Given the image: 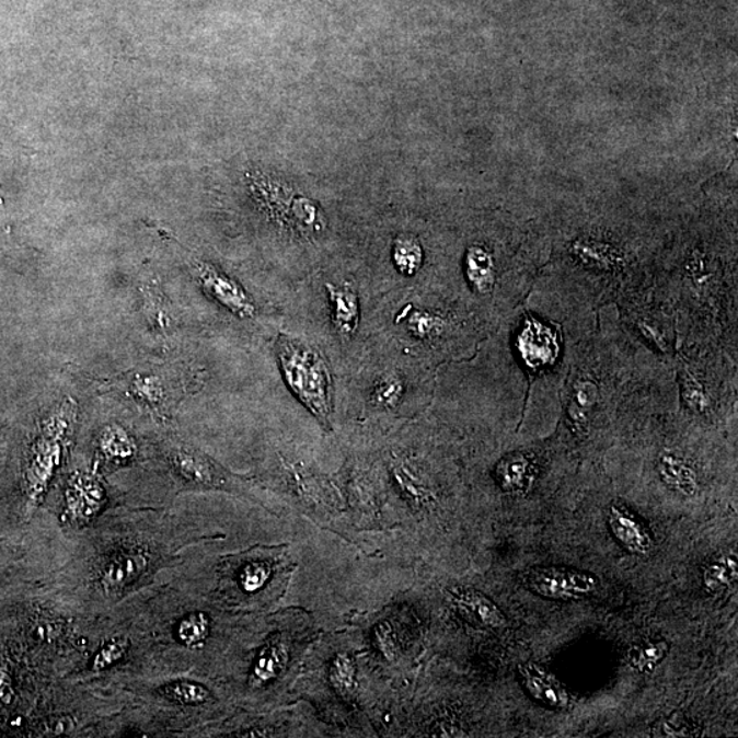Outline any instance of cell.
I'll return each mask as SVG.
<instances>
[{"instance_id":"cell-1","label":"cell","mask_w":738,"mask_h":738,"mask_svg":"<svg viewBox=\"0 0 738 738\" xmlns=\"http://www.w3.org/2000/svg\"><path fill=\"white\" fill-rule=\"evenodd\" d=\"M677 406L702 426L737 417V359L715 346L681 345L673 362Z\"/></svg>"},{"instance_id":"cell-2","label":"cell","mask_w":738,"mask_h":738,"mask_svg":"<svg viewBox=\"0 0 738 738\" xmlns=\"http://www.w3.org/2000/svg\"><path fill=\"white\" fill-rule=\"evenodd\" d=\"M275 356L291 394L324 431H333L334 378L326 357L315 346L286 334L278 335Z\"/></svg>"},{"instance_id":"cell-3","label":"cell","mask_w":738,"mask_h":738,"mask_svg":"<svg viewBox=\"0 0 738 738\" xmlns=\"http://www.w3.org/2000/svg\"><path fill=\"white\" fill-rule=\"evenodd\" d=\"M614 307L622 327L660 361L671 366L680 349V333L670 308L655 299L651 291Z\"/></svg>"},{"instance_id":"cell-4","label":"cell","mask_w":738,"mask_h":738,"mask_svg":"<svg viewBox=\"0 0 738 738\" xmlns=\"http://www.w3.org/2000/svg\"><path fill=\"white\" fill-rule=\"evenodd\" d=\"M74 420L76 402L65 399L44 422L31 464V489L35 497L46 492L48 482L62 464L65 445L73 431Z\"/></svg>"},{"instance_id":"cell-5","label":"cell","mask_w":738,"mask_h":738,"mask_svg":"<svg viewBox=\"0 0 738 738\" xmlns=\"http://www.w3.org/2000/svg\"><path fill=\"white\" fill-rule=\"evenodd\" d=\"M527 587L539 597L553 600H580L597 591L599 578L586 570L565 566L532 567Z\"/></svg>"},{"instance_id":"cell-6","label":"cell","mask_w":738,"mask_h":738,"mask_svg":"<svg viewBox=\"0 0 738 738\" xmlns=\"http://www.w3.org/2000/svg\"><path fill=\"white\" fill-rule=\"evenodd\" d=\"M170 369L139 368L126 374L124 380L125 394L137 405L162 415L172 410L180 395V388Z\"/></svg>"},{"instance_id":"cell-7","label":"cell","mask_w":738,"mask_h":738,"mask_svg":"<svg viewBox=\"0 0 738 738\" xmlns=\"http://www.w3.org/2000/svg\"><path fill=\"white\" fill-rule=\"evenodd\" d=\"M170 465L181 482L193 488L231 489L239 488L237 477L217 462L189 446H177L169 454Z\"/></svg>"},{"instance_id":"cell-8","label":"cell","mask_w":738,"mask_h":738,"mask_svg":"<svg viewBox=\"0 0 738 738\" xmlns=\"http://www.w3.org/2000/svg\"><path fill=\"white\" fill-rule=\"evenodd\" d=\"M196 278L204 293L224 308L231 315L247 321L257 316V305L239 280L224 274L222 269L207 263H198Z\"/></svg>"},{"instance_id":"cell-9","label":"cell","mask_w":738,"mask_h":738,"mask_svg":"<svg viewBox=\"0 0 738 738\" xmlns=\"http://www.w3.org/2000/svg\"><path fill=\"white\" fill-rule=\"evenodd\" d=\"M654 470L664 487L682 498H696L702 493L701 471L691 457L680 451L668 448L660 450L655 457Z\"/></svg>"},{"instance_id":"cell-10","label":"cell","mask_w":738,"mask_h":738,"mask_svg":"<svg viewBox=\"0 0 738 738\" xmlns=\"http://www.w3.org/2000/svg\"><path fill=\"white\" fill-rule=\"evenodd\" d=\"M538 476V457L533 451L517 449L500 457L494 468V478L505 494L524 497Z\"/></svg>"},{"instance_id":"cell-11","label":"cell","mask_w":738,"mask_h":738,"mask_svg":"<svg viewBox=\"0 0 738 738\" xmlns=\"http://www.w3.org/2000/svg\"><path fill=\"white\" fill-rule=\"evenodd\" d=\"M65 500L66 514L71 521H90L101 514L104 505H106V489L95 476L79 472L69 478Z\"/></svg>"},{"instance_id":"cell-12","label":"cell","mask_w":738,"mask_h":738,"mask_svg":"<svg viewBox=\"0 0 738 738\" xmlns=\"http://www.w3.org/2000/svg\"><path fill=\"white\" fill-rule=\"evenodd\" d=\"M150 566V555L140 549L113 553L99 570V581L106 591L118 592L135 584Z\"/></svg>"},{"instance_id":"cell-13","label":"cell","mask_w":738,"mask_h":738,"mask_svg":"<svg viewBox=\"0 0 738 738\" xmlns=\"http://www.w3.org/2000/svg\"><path fill=\"white\" fill-rule=\"evenodd\" d=\"M521 684L530 695L544 706L555 710L573 707V697L558 679L543 666L522 664L519 666Z\"/></svg>"},{"instance_id":"cell-14","label":"cell","mask_w":738,"mask_h":738,"mask_svg":"<svg viewBox=\"0 0 738 738\" xmlns=\"http://www.w3.org/2000/svg\"><path fill=\"white\" fill-rule=\"evenodd\" d=\"M608 522L615 541L626 552L638 556L653 553L655 543L651 533L630 510L619 505H611L608 511Z\"/></svg>"},{"instance_id":"cell-15","label":"cell","mask_w":738,"mask_h":738,"mask_svg":"<svg viewBox=\"0 0 738 738\" xmlns=\"http://www.w3.org/2000/svg\"><path fill=\"white\" fill-rule=\"evenodd\" d=\"M451 602L478 625L487 630L498 631L508 626V619L498 604L487 595L471 587H453L449 589Z\"/></svg>"},{"instance_id":"cell-16","label":"cell","mask_w":738,"mask_h":738,"mask_svg":"<svg viewBox=\"0 0 738 738\" xmlns=\"http://www.w3.org/2000/svg\"><path fill=\"white\" fill-rule=\"evenodd\" d=\"M464 274L473 295L493 297L497 293L499 277L493 253L481 245L468 247L464 261Z\"/></svg>"},{"instance_id":"cell-17","label":"cell","mask_w":738,"mask_h":738,"mask_svg":"<svg viewBox=\"0 0 738 738\" xmlns=\"http://www.w3.org/2000/svg\"><path fill=\"white\" fill-rule=\"evenodd\" d=\"M399 319L406 332L423 343H439L453 328V321L446 313L413 305L405 307L399 313Z\"/></svg>"},{"instance_id":"cell-18","label":"cell","mask_w":738,"mask_h":738,"mask_svg":"<svg viewBox=\"0 0 738 738\" xmlns=\"http://www.w3.org/2000/svg\"><path fill=\"white\" fill-rule=\"evenodd\" d=\"M332 321L341 337L354 338L360 324V299L350 285L327 284Z\"/></svg>"},{"instance_id":"cell-19","label":"cell","mask_w":738,"mask_h":738,"mask_svg":"<svg viewBox=\"0 0 738 738\" xmlns=\"http://www.w3.org/2000/svg\"><path fill=\"white\" fill-rule=\"evenodd\" d=\"M395 483L407 499L418 506H428L437 503V492L427 473L410 461H400L393 468Z\"/></svg>"},{"instance_id":"cell-20","label":"cell","mask_w":738,"mask_h":738,"mask_svg":"<svg viewBox=\"0 0 738 738\" xmlns=\"http://www.w3.org/2000/svg\"><path fill=\"white\" fill-rule=\"evenodd\" d=\"M288 643L280 636L269 638L253 664L251 685L263 687L277 679L288 665Z\"/></svg>"},{"instance_id":"cell-21","label":"cell","mask_w":738,"mask_h":738,"mask_svg":"<svg viewBox=\"0 0 738 738\" xmlns=\"http://www.w3.org/2000/svg\"><path fill=\"white\" fill-rule=\"evenodd\" d=\"M97 449L104 460L115 465H125L136 459L139 453L134 435L119 424H108L97 438Z\"/></svg>"},{"instance_id":"cell-22","label":"cell","mask_w":738,"mask_h":738,"mask_svg":"<svg viewBox=\"0 0 738 738\" xmlns=\"http://www.w3.org/2000/svg\"><path fill=\"white\" fill-rule=\"evenodd\" d=\"M148 323L157 333L169 335L173 332V311L166 296L157 285L148 284L142 290Z\"/></svg>"},{"instance_id":"cell-23","label":"cell","mask_w":738,"mask_h":738,"mask_svg":"<svg viewBox=\"0 0 738 738\" xmlns=\"http://www.w3.org/2000/svg\"><path fill=\"white\" fill-rule=\"evenodd\" d=\"M393 262L399 273L405 277H413L420 272L424 262L420 241L410 234L396 237L393 246Z\"/></svg>"},{"instance_id":"cell-24","label":"cell","mask_w":738,"mask_h":738,"mask_svg":"<svg viewBox=\"0 0 738 738\" xmlns=\"http://www.w3.org/2000/svg\"><path fill=\"white\" fill-rule=\"evenodd\" d=\"M328 681L334 691L344 699L355 695L357 687V666L354 657L348 653L335 655L330 664Z\"/></svg>"},{"instance_id":"cell-25","label":"cell","mask_w":738,"mask_h":738,"mask_svg":"<svg viewBox=\"0 0 738 738\" xmlns=\"http://www.w3.org/2000/svg\"><path fill=\"white\" fill-rule=\"evenodd\" d=\"M406 391L404 378L396 372H388L377 379L371 390L373 405L383 410H393L401 404Z\"/></svg>"},{"instance_id":"cell-26","label":"cell","mask_w":738,"mask_h":738,"mask_svg":"<svg viewBox=\"0 0 738 738\" xmlns=\"http://www.w3.org/2000/svg\"><path fill=\"white\" fill-rule=\"evenodd\" d=\"M737 580V556L726 554L707 566L703 575V587L708 593L724 591Z\"/></svg>"},{"instance_id":"cell-27","label":"cell","mask_w":738,"mask_h":738,"mask_svg":"<svg viewBox=\"0 0 738 738\" xmlns=\"http://www.w3.org/2000/svg\"><path fill=\"white\" fill-rule=\"evenodd\" d=\"M670 651V644L665 641H649L637 644L627 654V659L633 669L641 673H649L658 668L659 664Z\"/></svg>"},{"instance_id":"cell-28","label":"cell","mask_w":738,"mask_h":738,"mask_svg":"<svg viewBox=\"0 0 738 738\" xmlns=\"http://www.w3.org/2000/svg\"><path fill=\"white\" fill-rule=\"evenodd\" d=\"M161 693L170 702L184 704V706H198L211 699V692L207 687L193 681H175L161 688Z\"/></svg>"},{"instance_id":"cell-29","label":"cell","mask_w":738,"mask_h":738,"mask_svg":"<svg viewBox=\"0 0 738 738\" xmlns=\"http://www.w3.org/2000/svg\"><path fill=\"white\" fill-rule=\"evenodd\" d=\"M209 633H211V621L200 611L185 615L177 627L178 641L191 648L203 646Z\"/></svg>"},{"instance_id":"cell-30","label":"cell","mask_w":738,"mask_h":738,"mask_svg":"<svg viewBox=\"0 0 738 738\" xmlns=\"http://www.w3.org/2000/svg\"><path fill=\"white\" fill-rule=\"evenodd\" d=\"M129 651V642L126 638L118 637L107 642L99 649L91 662L93 671H102L112 668L113 665L118 664L125 658Z\"/></svg>"},{"instance_id":"cell-31","label":"cell","mask_w":738,"mask_h":738,"mask_svg":"<svg viewBox=\"0 0 738 738\" xmlns=\"http://www.w3.org/2000/svg\"><path fill=\"white\" fill-rule=\"evenodd\" d=\"M272 573L266 562H251L240 573V586L247 593L261 591L272 578Z\"/></svg>"},{"instance_id":"cell-32","label":"cell","mask_w":738,"mask_h":738,"mask_svg":"<svg viewBox=\"0 0 738 738\" xmlns=\"http://www.w3.org/2000/svg\"><path fill=\"white\" fill-rule=\"evenodd\" d=\"M374 643L383 657L388 660L396 658V638L393 625L389 621L380 622L374 630Z\"/></svg>"},{"instance_id":"cell-33","label":"cell","mask_w":738,"mask_h":738,"mask_svg":"<svg viewBox=\"0 0 738 738\" xmlns=\"http://www.w3.org/2000/svg\"><path fill=\"white\" fill-rule=\"evenodd\" d=\"M74 728V720L71 718H59L58 723H55L54 734L55 735H65L70 734Z\"/></svg>"},{"instance_id":"cell-34","label":"cell","mask_w":738,"mask_h":738,"mask_svg":"<svg viewBox=\"0 0 738 738\" xmlns=\"http://www.w3.org/2000/svg\"><path fill=\"white\" fill-rule=\"evenodd\" d=\"M274 731H275L274 729L256 728L246 730L244 731V735H239L237 737H269L275 736Z\"/></svg>"}]
</instances>
